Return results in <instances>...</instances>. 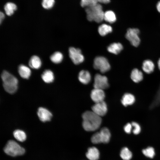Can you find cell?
I'll list each match as a JSON object with an SVG mask.
<instances>
[{
    "label": "cell",
    "mask_w": 160,
    "mask_h": 160,
    "mask_svg": "<svg viewBox=\"0 0 160 160\" xmlns=\"http://www.w3.org/2000/svg\"><path fill=\"white\" fill-rule=\"evenodd\" d=\"M82 126L84 129L87 131H94L97 129L102 122L101 117L92 111H87L82 115Z\"/></svg>",
    "instance_id": "6da1fadb"
},
{
    "label": "cell",
    "mask_w": 160,
    "mask_h": 160,
    "mask_svg": "<svg viewBox=\"0 0 160 160\" xmlns=\"http://www.w3.org/2000/svg\"><path fill=\"white\" fill-rule=\"evenodd\" d=\"M85 11L87 18L90 21H94L100 23L104 20V12L103 10L102 6L99 3L86 8Z\"/></svg>",
    "instance_id": "7a4b0ae2"
},
{
    "label": "cell",
    "mask_w": 160,
    "mask_h": 160,
    "mask_svg": "<svg viewBox=\"0 0 160 160\" xmlns=\"http://www.w3.org/2000/svg\"><path fill=\"white\" fill-rule=\"evenodd\" d=\"M5 153L10 156H16L23 155L25 152L24 148L13 140L8 141L4 148Z\"/></svg>",
    "instance_id": "3957f363"
},
{
    "label": "cell",
    "mask_w": 160,
    "mask_h": 160,
    "mask_svg": "<svg viewBox=\"0 0 160 160\" xmlns=\"http://www.w3.org/2000/svg\"><path fill=\"white\" fill-rule=\"evenodd\" d=\"M94 68L98 70L102 73H104L108 71L110 69V65L105 57L98 56L96 57L94 61Z\"/></svg>",
    "instance_id": "277c9868"
},
{
    "label": "cell",
    "mask_w": 160,
    "mask_h": 160,
    "mask_svg": "<svg viewBox=\"0 0 160 160\" xmlns=\"http://www.w3.org/2000/svg\"><path fill=\"white\" fill-rule=\"evenodd\" d=\"M139 30L137 28H129L126 34V38L135 47L139 45L140 40L139 37Z\"/></svg>",
    "instance_id": "5b68a950"
},
{
    "label": "cell",
    "mask_w": 160,
    "mask_h": 160,
    "mask_svg": "<svg viewBox=\"0 0 160 160\" xmlns=\"http://www.w3.org/2000/svg\"><path fill=\"white\" fill-rule=\"evenodd\" d=\"M69 54L70 57L75 64H79L84 60V56L81 50L79 48L70 47L69 49Z\"/></svg>",
    "instance_id": "8992f818"
},
{
    "label": "cell",
    "mask_w": 160,
    "mask_h": 160,
    "mask_svg": "<svg viewBox=\"0 0 160 160\" xmlns=\"http://www.w3.org/2000/svg\"><path fill=\"white\" fill-rule=\"evenodd\" d=\"M94 79L93 86L94 88L103 90L108 87V80L106 76L97 74L95 76Z\"/></svg>",
    "instance_id": "52a82bcc"
},
{
    "label": "cell",
    "mask_w": 160,
    "mask_h": 160,
    "mask_svg": "<svg viewBox=\"0 0 160 160\" xmlns=\"http://www.w3.org/2000/svg\"><path fill=\"white\" fill-rule=\"evenodd\" d=\"M3 85L12 86H17L18 81L14 76L6 71H4L1 74Z\"/></svg>",
    "instance_id": "ba28073f"
},
{
    "label": "cell",
    "mask_w": 160,
    "mask_h": 160,
    "mask_svg": "<svg viewBox=\"0 0 160 160\" xmlns=\"http://www.w3.org/2000/svg\"><path fill=\"white\" fill-rule=\"evenodd\" d=\"M92 111L96 114L101 117L104 116L107 111V107L106 103L104 101L95 103L92 108Z\"/></svg>",
    "instance_id": "9c48e42d"
},
{
    "label": "cell",
    "mask_w": 160,
    "mask_h": 160,
    "mask_svg": "<svg viewBox=\"0 0 160 160\" xmlns=\"http://www.w3.org/2000/svg\"><path fill=\"white\" fill-rule=\"evenodd\" d=\"M90 97L92 100L97 103L104 101L105 95L103 90L94 88L91 91Z\"/></svg>",
    "instance_id": "30bf717a"
},
{
    "label": "cell",
    "mask_w": 160,
    "mask_h": 160,
    "mask_svg": "<svg viewBox=\"0 0 160 160\" xmlns=\"http://www.w3.org/2000/svg\"><path fill=\"white\" fill-rule=\"evenodd\" d=\"M37 113L40 120L43 122L50 121L52 116L48 110L43 107L38 108Z\"/></svg>",
    "instance_id": "8fae6325"
},
{
    "label": "cell",
    "mask_w": 160,
    "mask_h": 160,
    "mask_svg": "<svg viewBox=\"0 0 160 160\" xmlns=\"http://www.w3.org/2000/svg\"><path fill=\"white\" fill-rule=\"evenodd\" d=\"M86 156L89 160H98L99 158L100 153L96 148L90 147L88 149Z\"/></svg>",
    "instance_id": "7c38bea8"
},
{
    "label": "cell",
    "mask_w": 160,
    "mask_h": 160,
    "mask_svg": "<svg viewBox=\"0 0 160 160\" xmlns=\"http://www.w3.org/2000/svg\"><path fill=\"white\" fill-rule=\"evenodd\" d=\"M78 79L79 81L82 84H87L91 80V75L88 71L83 70L79 72L78 75Z\"/></svg>",
    "instance_id": "4fadbf2b"
},
{
    "label": "cell",
    "mask_w": 160,
    "mask_h": 160,
    "mask_svg": "<svg viewBox=\"0 0 160 160\" xmlns=\"http://www.w3.org/2000/svg\"><path fill=\"white\" fill-rule=\"evenodd\" d=\"M154 68L153 63L150 60H145L143 63L142 68L146 73L149 74L152 73L154 71Z\"/></svg>",
    "instance_id": "5bb4252c"
},
{
    "label": "cell",
    "mask_w": 160,
    "mask_h": 160,
    "mask_svg": "<svg viewBox=\"0 0 160 160\" xmlns=\"http://www.w3.org/2000/svg\"><path fill=\"white\" fill-rule=\"evenodd\" d=\"M18 71L21 77L25 79H28L31 73V70L28 67L22 64L19 66Z\"/></svg>",
    "instance_id": "9a60e30c"
},
{
    "label": "cell",
    "mask_w": 160,
    "mask_h": 160,
    "mask_svg": "<svg viewBox=\"0 0 160 160\" xmlns=\"http://www.w3.org/2000/svg\"><path fill=\"white\" fill-rule=\"evenodd\" d=\"M102 143H108L111 137V133L107 128H103L99 132Z\"/></svg>",
    "instance_id": "2e32d148"
},
{
    "label": "cell",
    "mask_w": 160,
    "mask_h": 160,
    "mask_svg": "<svg viewBox=\"0 0 160 160\" xmlns=\"http://www.w3.org/2000/svg\"><path fill=\"white\" fill-rule=\"evenodd\" d=\"M123 49L122 45L119 43H113L107 47V50L109 52L116 55L119 54Z\"/></svg>",
    "instance_id": "e0dca14e"
},
{
    "label": "cell",
    "mask_w": 160,
    "mask_h": 160,
    "mask_svg": "<svg viewBox=\"0 0 160 160\" xmlns=\"http://www.w3.org/2000/svg\"><path fill=\"white\" fill-rule=\"evenodd\" d=\"M135 97L132 94L127 93L123 96L121 100V102L123 105L126 106L131 105L135 102Z\"/></svg>",
    "instance_id": "ac0fdd59"
},
{
    "label": "cell",
    "mask_w": 160,
    "mask_h": 160,
    "mask_svg": "<svg viewBox=\"0 0 160 160\" xmlns=\"http://www.w3.org/2000/svg\"><path fill=\"white\" fill-rule=\"evenodd\" d=\"M131 78L135 83H138L142 80L143 75L142 72L137 68L133 69L131 72Z\"/></svg>",
    "instance_id": "d6986e66"
},
{
    "label": "cell",
    "mask_w": 160,
    "mask_h": 160,
    "mask_svg": "<svg viewBox=\"0 0 160 160\" xmlns=\"http://www.w3.org/2000/svg\"><path fill=\"white\" fill-rule=\"evenodd\" d=\"M41 62L40 58L36 55L33 56L31 58L29 62V66L32 68L38 69L41 66Z\"/></svg>",
    "instance_id": "ffe728a7"
},
{
    "label": "cell",
    "mask_w": 160,
    "mask_h": 160,
    "mask_svg": "<svg viewBox=\"0 0 160 160\" xmlns=\"http://www.w3.org/2000/svg\"><path fill=\"white\" fill-rule=\"evenodd\" d=\"M41 78L45 83L52 82L54 79V76L52 72L49 70H45L41 75Z\"/></svg>",
    "instance_id": "44dd1931"
},
{
    "label": "cell",
    "mask_w": 160,
    "mask_h": 160,
    "mask_svg": "<svg viewBox=\"0 0 160 160\" xmlns=\"http://www.w3.org/2000/svg\"><path fill=\"white\" fill-rule=\"evenodd\" d=\"M99 34L102 36H104L112 31V27L107 24H103L100 25L98 29Z\"/></svg>",
    "instance_id": "7402d4cb"
},
{
    "label": "cell",
    "mask_w": 160,
    "mask_h": 160,
    "mask_svg": "<svg viewBox=\"0 0 160 160\" xmlns=\"http://www.w3.org/2000/svg\"><path fill=\"white\" fill-rule=\"evenodd\" d=\"M4 8L7 15L9 16L14 14V12L17 9V6L14 3L9 2L5 5Z\"/></svg>",
    "instance_id": "603a6c76"
},
{
    "label": "cell",
    "mask_w": 160,
    "mask_h": 160,
    "mask_svg": "<svg viewBox=\"0 0 160 160\" xmlns=\"http://www.w3.org/2000/svg\"><path fill=\"white\" fill-rule=\"evenodd\" d=\"M104 20L110 23L115 22L116 20V17L114 13L111 10H108L104 12Z\"/></svg>",
    "instance_id": "cb8c5ba5"
},
{
    "label": "cell",
    "mask_w": 160,
    "mask_h": 160,
    "mask_svg": "<svg viewBox=\"0 0 160 160\" xmlns=\"http://www.w3.org/2000/svg\"><path fill=\"white\" fill-rule=\"evenodd\" d=\"M13 135L17 140L21 142L25 141L26 138V134L23 131L21 130H15L13 132Z\"/></svg>",
    "instance_id": "d4e9b609"
},
{
    "label": "cell",
    "mask_w": 160,
    "mask_h": 160,
    "mask_svg": "<svg viewBox=\"0 0 160 160\" xmlns=\"http://www.w3.org/2000/svg\"><path fill=\"white\" fill-rule=\"evenodd\" d=\"M120 156L123 160H130L132 157V154L127 148L124 147L121 151Z\"/></svg>",
    "instance_id": "484cf974"
},
{
    "label": "cell",
    "mask_w": 160,
    "mask_h": 160,
    "mask_svg": "<svg viewBox=\"0 0 160 160\" xmlns=\"http://www.w3.org/2000/svg\"><path fill=\"white\" fill-rule=\"evenodd\" d=\"M63 58V55L59 52H56L52 54L50 57L51 60L53 63L57 64L61 62Z\"/></svg>",
    "instance_id": "4316f807"
},
{
    "label": "cell",
    "mask_w": 160,
    "mask_h": 160,
    "mask_svg": "<svg viewBox=\"0 0 160 160\" xmlns=\"http://www.w3.org/2000/svg\"><path fill=\"white\" fill-rule=\"evenodd\" d=\"M81 5L86 8L95 5L98 3V0H81Z\"/></svg>",
    "instance_id": "83f0119b"
},
{
    "label": "cell",
    "mask_w": 160,
    "mask_h": 160,
    "mask_svg": "<svg viewBox=\"0 0 160 160\" xmlns=\"http://www.w3.org/2000/svg\"><path fill=\"white\" fill-rule=\"evenodd\" d=\"M143 154L147 157L153 158L155 155V151L154 148L152 147H148L142 150Z\"/></svg>",
    "instance_id": "f1b7e54d"
},
{
    "label": "cell",
    "mask_w": 160,
    "mask_h": 160,
    "mask_svg": "<svg viewBox=\"0 0 160 160\" xmlns=\"http://www.w3.org/2000/svg\"><path fill=\"white\" fill-rule=\"evenodd\" d=\"M55 0H43L41 4L43 7L46 9H49L54 6Z\"/></svg>",
    "instance_id": "f546056e"
},
{
    "label": "cell",
    "mask_w": 160,
    "mask_h": 160,
    "mask_svg": "<svg viewBox=\"0 0 160 160\" xmlns=\"http://www.w3.org/2000/svg\"><path fill=\"white\" fill-rule=\"evenodd\" d=\"M159 105H160V86L154 100L151 105V108H153Z\"/></svg>",
    "instance_id": "4dcf8cb0"
},
{
    "label": "cell",
    "mask_w": 160,
    "mask_h": 160,
    "mask_svg": "<svg viewBox=\"0 0 160 160\" xmlns=\"http://www.w3.org/2000/svg\"><path fill=\"white\" fill-rule=\"evenodd\" d=\"M91 140L92 143L95 144L102 143L99 132H96L92 136Z\"/></svg>",
    "instance_id": "1f68e13d"
},
{
    "label": "cell",
    "mask_w": 160,
    "mask_h": 160,
    "mask_svg": "<svg viewBox=\"0 0 160 160\" xmlns=\"http://www.w3.org/2000/svg\"><path fill=\"white\" fill-rule=\"evenodd\" d=\"M3 86L7 92L11 94L14 93L17 89V86H9L3 85Z\"/></svg>",
    "instance_id": "d6a6232c"
},
{
    "label": "cell",
    "mask_w": 160,
    "mask_h": 160,
    "mask_svg": "<svg viewBox=\"0 0 160 160\" xmlns=\"http://www.w3.org/2000/svg\"><path fill=\"white\" fill-rule=\"evenodd\" d=\"M132 127H134L133 132L134 134H139L141 131V128L140 125L137 122H133L131 123Z\"/></svg>",
    "instance_id": "836d02e7"
},
{
    "label": "cell",
    "mask_w": 160,
    "mask_h": 160,
    "mask_svg": "<svg viewBox=\"0 0 160 160\" xmlns=\"http://www.w3.org/2000/svg\"><path fill=\"white\" fill-rule=\"evenodd\" d=\"M132 126L131 124L128 123L124 127V131L127 133L129 134L131 133Z\"/></svg>",
    "instance_id": "e575fe53"
},
{
    "label": "cell",
    "mask_w": 160,
    "mask_h": 160,
    "mask_svg": "<svg viewBox=\"0 0 160 160\" xmlns=\"http://www.w3.org/2000/svg\"><path fill=\"white\" fill-rule=\"evenodd\" d=\"M5 17V15L4 13L2 12H0V23L2 22L3 19Z\"/></svg>",
    "instance_id": "d590c367"
},
{
    "label": "cell",
    "mask_w": 160,
    "mask_h": 160,
    "mask_svg": "<svg viewBox=\"0 0 160 160\" xmlns=\"http://www.w3.org/2000/svg\"><path fill=\"white\" fill-rule=\"evenodd\" d=\"M98 2L103 3V4H108L110 2V0H98Z\"/></svg>",
    "instance_id": "8d00e7d4"
},
{
    "label": "cell",
    "mask_w": 160,
    "mask_h": 160,
    "mask_svg": "<svg viewBox=\"0 0 160 160\" xmlns=\"http://www.w3.org/2000/svg\"><path fill=\"white\" fill-rule=\"evenodd\" d=\"M156 8L158 11L160 13V1H159L156 4Z\"/></svg>",
    "instance_id": "74e56055"
},
{
    "label": "cell",
    "mask_w": 160,
    "mask_h": 160,
    "mask_svg": "<svg viewBox=\"0 0 160 160\" xmlns=\"http://www.w3.org/2000/svg\"><path fill=\"white\" fill-rule=\"evenodd\" d=\"M158 66L159 69L160 70V58L159 59L158 62Z\"/></svg>",
    "instance_id": "f35d334b"
}]
</instances>
